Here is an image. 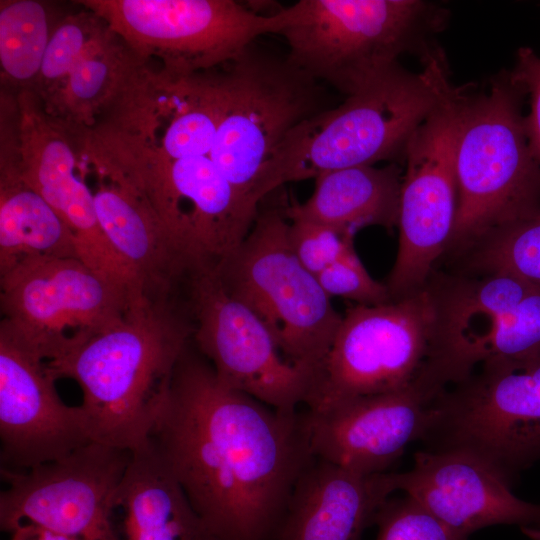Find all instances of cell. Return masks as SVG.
Here are the masks:
<instances>
[{"instance_id":"obj_1","label":"cell","mask_w":540,"mask_h":540,"mask_svg":"<svg viewBox=\"0 0 540 540\" xmlns=\"http://www.w3.org/2000/svg\"><path fill=\"white\" fill-rule=\"evenodd\" d=\"M150 440L213 540H271L314 458L306 410H279L226 386L190 345Z\"/></svg>"},{"instance_id":"obj_2","label":"cell","mask_w":540,"mask_h":540,"mask_svg":"<svg viewBox=\"0 0 540 540\" xmlns=\"http://www.w3.org/2000/svg\"><path fill=\"white\" fill-rule=\"evenodd\" d=\"M192 340L174 300L144 298L112 326L46 363L81 387L91 440L133 451L149 442L173 371Z\"/></svg>"},{"instance_id":"obj_3","label":"cell","mask_w":540,"mask_h":540,"mask_svg":"<svg viewBox=\"0 0 540 540\" xmlns=\"http://www.w3.org/2000/svg\"><path fill=\"white\" fill-rule=\"evenodd\" d=\"M420 60L419 72L397 64L338 106L291 130L261 168L254 199L261 203L285 183L325 172L404 161L413 132L453 86L440 46Z\"/></svg>"},{"instance_id":"obj_4","label":"cell","mask_w":540,"mask_h":540,"mask_svg":"<svg viewBox=\"0 0 540 540\" xmlns=\"http://www.w3.org/2000/svg\"><path fill=\"white\" fill-rule=\"evenodd\" d=\"M448 11L422 0H299L280 8L287 58L323 85L349 96L414 53L437 45Z\"/></svg>"},{"instance_id":"obj_5","label":"cell","mask_w":540,"mask_h":540,"mask_svg":"<svg viewBox=\"0 0 540 540\" xmlns=\"http://www.w3.org/2000/svg\"><path fill=\"white\" fill-rule=\"evenodd\" d=\"M525 96L508 70L491 77L488 92L469 85L456 144L458 210L444 256L455 258L493 230L540 212Z\"/></svg>"},{"instance_id":"obj_6","label":"cell","mask_w":540,"mask_h":540,"mask_svg":"<svg viewBox=\"0 0 540 540\" xmlns=\"http://www.w3.org/2000/svg\"><path fill=\"white\" fill-rule=\"evenodd\" d=\"M425 379L448 385L430 282L385 303L349 306L314 373L305 406L322 412L356 397L398 391Z\"/></svg>"},{"instance_id":"obj_7","label":"cell","mask_w":540,"mask_h":540,"mask_svg":"<svg viewBox=\"0 0 540 540\" xmlns=\"http://www.w3.org/2000/svg\"><path fill=\"white\" fill-rule=\"evenodd\" d=\"M284 207L258 211L243 242L215 266L227 292L269 330L283 356L314 373L342 316L298 259Z\"/></svg>"},{"instance_id":"obj_8","label":"cell","mask_w":540,"mask_h":540,"mask_svg":"<svg viewBox=\"0 0 540 540\" xmlns=\"http://www.w3.org/2000/svg\"><path fill=\"white\" fill-rule=\"evenodd\" d=\"M144 298L79 258H30L0 275V334L50 363L112 326Z\"/></svg>"},{"instance_id":"obj_9","label":"cell","mask_w":540,"mask_h":540,"mask_svg":"<svg viewBox=\"0 0 540 540\" xmlns=\"http://www.w3.org/2000/svg\"><path fill=\"white\" fill-rule=\"evenodd\" d=\"M219 71L222 109L209 157L257 202L253 187L275 148L297 125L330 108L325 85L287 55L263 50L255 42Z\"/></svg>"},{"instance_id":"obj_10","label":"cell","mask_w":540,"mask_h":540,"mask_svg":"<svg viewBox=\"0 0 540 540\" xmlns=\"http://www.w3.org/2000/svg\"><path fill=\"white\" fill-rule=\"evenodd\" d=\"M427 450L471 453L511 485L540 461V356L478 365L434 405Z\"/></svg>"},{"instance_id":"obj_11","label":"cell","mask_w":540,"mask_h":540,"mask_svg":"<svg viewBox=\"0 0 540 540\" xmlns=\"http://www.w3.org/2000/svg\"><path fill=\"white\" fill-rule=\"evenodd\" d=\"M137 62L157 58V72L190 76L238 57L264 34H277L279 10L261 14L233 0H85Z\"/></svg>"},{"instance_id":"obj_12","label":"cell","mask_w":540,"mask_h":540,"mask_svg":"<svg viewBox=\"0 0 540 540\" xmlns=\"http://www.w3.org/2000/svg\"><path fill=\"white\" fill-rule=\"evenodd\" d=\"M468 87L453 85L407 144L398 250L385 284L391 299L425 287L449 245L458 210L456 144Z\"/></svg>"},{"instance_id":"obj_13","label":"cell","mask_w":540,"mask_h":540,"mask_svg":"<svg viewBox=\"0 0 540 540\" xmlns=\"http://www.w3.org/2000/svg\"><path fill=\"white\" fill-rule=\"evenodd\" d=\"M183 284L192 341L223 384L279 410L305 405L312 372L283 356L261 320L227 292L215 267L193 271Z\"/></svg>"},{"instance_id":"obj_14","label":"cell","mask_w":540,"mask_h":540,"mask_svg":"<svg viewBox=\"0 0 540 540\" xmlns=\"http://www.w3.org/2000/svg\"><path fill=\"white\" fill-rule=\"evenodd\" d=\"M128 157L136 186L190 273L216 266L243 242L260 204L236 188L209 156L171 160L133 151Z\"/></svg>"},{"instance_id":"obj_15","label":"cell","mask_w":540,"mask_h":540,"mask_svg":"<svg viewBox=\"0 0 540 540\" xmlns=\"http://www.w3.org/2000/svg\"><path fill=\"white\" fill-rule=\"evenodd\" d=\"M130 457L131 451L90 441L31 469L1 468V529L32 523L73 540H119L114 503Z\"/></svg>"},{"instance_id":"obj_16","label":"cell","mask_w":540,"mask_h":540,"mask_svg":"<svg viewBox=\"0 0 540 540\" xmlns=\"http://www.w3.org/2000/svg\"><path fill=\"white\" fill-rule=\"evenodd\" d=\"M447 387L425 379L407 388L356 397L322 412L306 409L313 457L371 475L387 469L424 439L437 398Z\"/></svg>"},{"instance_id":"obj_17","label":"cell","mask_w":540,"mask_h":540,"mask_svg":"<svg viewBox=\"0 0 540 540\" xmlns=\"http://www.w3.org/2000/svg\"><path fill=\"white\" fill-rule=\"evenodd\" d=\"M14 159L21 179L38 193L74 234L80 259L94 270L141 292L99 224L72 135L42 109L31 90L18 99Z\"/></svg>"},{"instance_id":"obj_18","label":"cell","mask_w":540,"mask_h":540,"mask_svg":"<svg viewBox=\"0 0 540 540\" xmlns=\"http://www.w3.org/2000/svg\"><path fill=\"white\" fill-rule=\"evenodd\" d=\"M55 380L46 363L0 334L1 468L31 469L92 441L84 410L61 400Z\"/></svg>"},{"instance_id":"obj_19","label":"cell","mask_w":540,"mask_h":540,"mask_svg":"<svg viewBox=\"0 0 540 540\" xmlns=\"http://www.w3.org/2000/svg\"><path fill=\"white\" fill-rule=\"evenodd\" d=\"M396 487L467 539L492 525L540 523V504L515 496L496 469L465 451H418L413 467L396 473Z\"/></svg>"},{"instance_id":"obj_20","label":"cell","mask_w":540,"mask_h":540,"mask_svg":"<svg viewBox=\"0 0 540 540\" xmlns=\"http://www.w3.org/2000/svg\"><path fill=\"white\" fill-rule=\"evenodd\" d=\"M449 354L463 377L480 364L540 356V286L492 280L454 296L442 316Z\"/></svg>"},{"instance_id":"obj_21","label":"cell","mask_w":540,"mask_h":540,"mask_svg":"<svg viewBox=\"0 0 540 540\" xmlns=\"http://www.w3.org/2000/svg\"><path fill=\"white\" fill-rule=\"evenodd\" d=\"M396 491L395 472L362 475L314 457L299 476L271 540H361Z\"/></svg>"},{"instance_id":"obj_22","label":"cell","mask_w":540,"mask_h":540,"mask_svg":"<svg viewBox=\"0 0 540 540\" xmlns=\"http://www.w3.org/2000/svg\"><path fill=\"white\" fill-rule=\"evenodd\" d=\"M94 171L93 192L101 229L142 293L171 300L189 266L143 193L121 172Z\"/></svg>"},{"instance_id":"obj_23","label":"cell","mask_w":540,"mask_h":540,"mask_svg":"<svg viewBox=\"0 0 540 540\" xmlns=\"http://www.w3.org/2000/svg\"><path fill=\"white\" fill-rule=\"evenodd\" d=\"M114 522L119 540H213L151 440L131 451Z\"/></svg>"},{"instance_id":"obj_24","label":"cell","mask_w":540,"mask_h":540,"mask_svg":"<svg viewBox=\"0 0 540 540\" xmlns=\"http://www.w3.org/2000/svg\"><path fill=\"white\" fill-rule=\"evenodd\" d=\"M138 67L128 47L102 20L59 79L35 95L52 120L84 137L97 115L116 107Z\"/></svg>"},{"instance_id":"obj_25","label":"cell","mask_w":540,"mask_h":540,"mask_svg":"<svg viewBox=\"0 0 540 540\" xmlns=\"http://www.w3.org/2000/svg\"><path fill=\"white\" fill-rule=\"evenodd\" d=\"M314 180V191L304 203L285 206L288 218L317 222L350 236L366 226L390 230L398 225L403 180L398 164L343 168Z\"/></svg>"},{"instance_id":"obj_26","label":"cell","mask_w":540,"mask_h":540,"mask_svg":"<svg viewBox=\"0 0 540 540\" xmlns=\"http://www.w3.org/2000/svg\"><path fill=\"white\" fill-rule=\"evenodd\" d=\"M36 257L80 259L77 240L59 214L21 179L14 155H1L0 275Z\"/></svg>"},{"instance_id":"obj_27","label":"cell","mask_w":540,"mask_h":540,"mask_svg":"<svg viewBox=\"0 0 540 540\" xmlns=\"http://www.w3.org/2000/svg\"><path fill=\"white\" fill-rule=\"evenodd\" d=\"M53 28L45 6L35 0L1 1L0 64L14 83L34 84Z\"/></svg>"},{"instance_id":"obj_28","label":"cell","mask_w":540,"mask_h":540,"mask_svg":"<svg viewBox=\"0 0 540 540\" xmlns=\"http://www.w3.org/2000/svg\"><path fill=\"white\" fill-rule=\"evenodd\" d=\"M456 258L459 271L507 272L540 286V212L493 230Z\"/></svg>"},{"instance_id":"obj_29","label":"cell","mask_w":540,"mask_h":540,"mask_svg":"<svg viewBox=\"0 0 540 540\" xmlns=\"http://www.w3.org/2000/svg\"><path fill=\"white\" fill-rule=\"evenodd\" d=\"M376 540H467L409 495L389 497L378 509Z\"/></svg>"},{"instance_id":"obj_30","label":"cell","mask_w":540,"mask_h":540,"mask_svg":"<svg viewBox=\"0 0 540 540\" xmlns=\"http://www.w3.org/2000/svg\"><path fill=\"white\" fill-rule=\"evenodd\" d=\"M288 219L290 244L301 263L315 276L354 247V236L310 220Z\"/></svg>"},{"instance_id":"obj_31","label":"cell","mask_w":540,"mask_h":540,"mask_svg":"<svg viewBox=\"0 0 540 540\" xmlns=\"http://www.w3.org/2000/svg\"><path fill=\"white\" fill-rule=\"evenodd\" d=\"M317 280L325 293L355 304L376 305L391 300L388 289L371 277L354 247L321 271Z\"/></svg>"},{"instance_id":"obj_32","label":"cell","mask_w":540,"mask_h":540,"mask_svg":"<svg viewBox=\"0 0 540 540\" xmlns=\"http://www.w3.org/2000/svg\"><path fill=\"white\" fill-rule=\"evenodd\" d=\"M510 73L529 96L530 112L525 116V128L531 150L540 166V56L529 47L520 48Z\"/></svg>"},{"instance_id":"obj_33","label":"cell","mask_w":540,"mask_h":540,"mask_svg":"<svg viewBox=\"0 0 540 540\" xmlns=\"http://www.w3.org/2000/svg\"><path fill=\"white\" fill-rule=\"evenodd\" d=\"M10 540H73L32 523L21 524L10 532Z\"/></svg>"},{"instance_id":"obj_34","label":"cell","mask_w":540,"mask_h":540,"mask_svg":"<svg viewBox=\"0 0 540 540\" xmlns=\"http://www.w3.org/2000/svg\"><path fill=\"white\" fill-rule=\"evenodd\" d=\"M521 531L531 540H540V523L523 527Z\"/></svg>"}]
</instances>
